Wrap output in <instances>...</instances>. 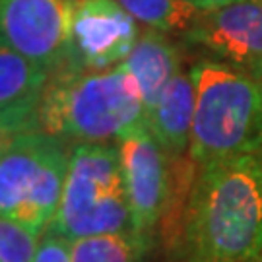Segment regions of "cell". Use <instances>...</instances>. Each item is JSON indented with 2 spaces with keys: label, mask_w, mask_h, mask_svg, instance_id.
Masks as SVG:
<instances>
[{
  "label": "cell",
  "mask_w": 262,
  "mask_h": 262,
  "mask_svg": "<svg viewBox=\"0 0 262 262\" xmlns=\"http://www.w3.org/2000/svg\"><path fill=\"white\" fill-rule=\"evenodd\" d=\"M144 28L167 35H185L192 28L200 10L188 0H117Z\"/></svg>",
  "instance_id": "cell-14"
},
{
  "label": "cell",
  "mask_w": 262,
  "mask_h": 262,
  "mask_svg": "<svg viewBox=\"0 0 262 262\" xmlns=\"http://www.w3.org/2000/svg\"><path fill=\"white\" fill-rule=\"evenodd\" d=\"M183 39L206 51L210 58L254 74L262 68V0L200 10Z\"/></svg>",
  "instance_id": "cell-9"
},
{
  "label": "cell",
  "mask_w": 262,
  "mask_h": 262,
  "mask_svg": "<svg viewBox=\"0 0 262 262\" xmlns=\"http://www.w3.org/2000/svg\"><path fill=\"white\" fill-rule=\"evenodd\" d=\"M132 229L154 241L171 194V158L148 128L119 142Z\"/></svg>",
  "instance_id": "cell-8"
},
{
  "label": "cell",
  "mask_w": 262,
  "mask_h": 262,
  "mask_svg": "<svg viewBox=\"0 0 262 262\" xmlns=\"http://www.w3.org/2000/svg\"><path fill=\"white\" fill-rule=\"evenodd\" d=\"M49 76L0 35V111L37 113Z\"/></svg>",
  "instance_id": "cell-12"
},
{
  "label": "cell",
  "mask_w": 262,
  "mask_h": 262,
  "mask_svg": "<svg viewBox=\"0 0 262 262\" xmlns=\"http://www.w3.org/2000/svg\"><path fill=\"white\" fill-rule=\"evenodd\" d=\"M249 262H254V260H249Z\"/></svg>",
  "instance_id": "cell-21"
},
{
  "label": "cell",
  "mask_w": 262,
  "mask_h": 262,
  "mask_svg": "<svg viewBox=\"0 0 262 262\" xmlns=\"http://www.w3.org/2000/svg\"><path fill=\"white\" fill-rule=\"evenodd\" d=\"M194 80L190 70L179 72L159 101L148 113V130L167 151L169 158L188 154L190 136H192V119H194Z\"/></svg>",
  "instance_id": "cell-11"
},
{
  "label": "cell",
  "mask_w": 262,
  "mask_h": 262,
  "mask_svg": "<svg viewBox=\"0 0 262 262\" xmlns=\"http://www.w3.org/2000/svg\"><path fill=\"white\" fill-rule=\"evenodd\" d=\"M258 156H260V158H262V148H260V150H258Z\"/></svg>",
  "instance_id": "cell-20"
},
{
  "label": "cell",
  "mask_w": 262,
  "mask_h": 262,
  "mask_svg": "<svg viewBox=\"0 0 262 262\" xmlns=\"http://www.w3.org/2000/svg\"><path fill=\"white\" fill-rule=\"evenodd\" d=\"M121 66L136 80L148 117L169 82L181 72V47L167 33L142 26L140 37Z\"/></svg>",
  "instance_id": "cell-10"
},
{
  "label": "cell",
  "mask_w": 262,
  "mask_h": 262,
  "mask_svg": "<svg viewBox=\"0 0 262 262\" xmlns=\"http://www.w3.org/2000/svg\"><path fill=\"white\" fill-rule=\"evenodd\" d=\"M192 6H196L198 10H214L220 8V6H225V4H231V2H237V0H188Z\"/></svg>",
  "instance_id": "cell-17"
},
{
  "label": "cell",
  "mask_w": 262,
  "mask_h": 262,
  "mask_svg": "<svg viewBox=\"0 0 262 262\" xmlns=\"http://www.w3.org/2000/svg\"><path fill=\"white\" fill-rule=\"evenodd\" d=\"M253 260H254V262H262V253L258 254V256H256V258H253Z\"/></svg>",
  "instance_id": "cell-19"
},
{
  "label": "cell",
  "mask_w": 262,
  "mask_h": 262,
  "mask_svg": "<svg viewBox=\"0 0 262 262\" xmlns=\"http://www.w3.org/2000/svg\"><path fill=\"white\" fill-rule=\"evenodd\" d=\"M140 31V24L117 0H78L68 55L60 66L70 70H107L119 66L130 55Z\"/></svg>",
  "instance_id": "cell-6"
},
{
  "label": "cell",
  "mask_w": 262,
  "mask_h": 262,
  "mask_svg": "<svg viewBox=\"0 0 262 262\" xmlns=\"http://www.w3.org/2000/svg\"><path fill=\"white\" fill-rule=\"evenodd\" d=\"M37 122L68 146L121 142L148 128L138 84L121 64L107 70H53L39 101Z\"/></svg>",
  "instance_id": "cell-2"
},
{
  "label": "cell",
  "mask_w": 262,
  "mask_h": 262,
  "mask_svg": "<svg viewBox=\"0 0 262 262\" xmlns=\"http://www.w3.org/2000/svg\"><path fill=\"white\" fill-rule=\"evenodd\" d=\"M253 76H254V80H256V84H258V92H260V99H262V68L256 70Z\"/></svg>",
  "instance_id": "cell-18"
},
{
  "label": "cell",
  "mask_w": 262,
  "mask_h": 262,
  "mask_svg": "<svg viewBox=\"0 0 262 262\" xmlns=\"http://www.w3.org/2000/svg\"><path fill=\"white\" fill-rule=\"evenodd\" d=\"M151 241L134 229L119 233L92 235L70 241L72 262H142Z\"/></svg>",
  "instance_id": "cell-13"
},
{
  "label": "cell",
  "mask_w": 262,
  "mask_h": 262,
  "mask_svg": "<svg viewBox=\"0 0 262 262\" xmlns=\"http://www.w3.org/2000/svg\"><path fill=\"white\" fill-rule=\"evenodd\" d=\"M70 148L41 128L18 134L0 156V215L45 233L60 206Z\"/></svg>",
  "instance_id": "cell-5"
},
{
  "label": "cell",
  "mask_w": 262,
  "mask_h": 262,
  "mask_svg": "<svg viewBox=\"0 0 262 262\" xmlns=\"http://www.w3.org/2000/svg\"><path fill=\"white\" fill-rule=\"evenodd\" d=\"M68 241L130 231L119 142L74 144L60 206L51 224Z\"/></svg>",
  "instance_id": "cell-4"
},
{
  "label": "cell",
  "mask_w": 262,
  "mask_h": 262,
  "mask_svg": "<svg viewBox=\"0 0 262 262\" xmlns=\"http://www.w3.org/2000/svg\"><path fill=\"white\" fill-rule=\"evenodd\" d=\"M33 262H72L70 258V241L56 229L49 227L41 235L37 253Z\"/></svg>",
  "instance_id": "cell-16"
},
{
  "label": "cell",
  "mask_w": 262,
  "mask_h": 262,
  "mask_svg": "<svg viewBox=\"0 0 262 262\" xmlns=\"http://www.w3.org/2000/svg\"><path fill=\"white\" fill-rule=\"evenodd\" d=\"M78 0H0V35L49 74L64 62Z\"/></svg>",
  "instance_id": "cell-7"
},
{
  "label": "cell",
  "mask_w": 262,
  "mask_h": 262,
  "mask_svg": "<svg viewBox=\"0 0 262 262\" xmlns=\"http://www.w3.org/2000/svg\"><path fill=\"white\" fill-rule=\"evenodd\" d=\"M262 253V158L243 154L198 169L175 262H249Z\"/></svg>",
  "instance_id": "cell-1"
},
{
  "label": "cell",
  "mask_w": 262,
  "mask_h": 262,
  "mask_svg": "<svg viewBox=\"0 0 262 262\" xmlns=\"http://www.w3.org/2000/svg\"><path fill=\"white\" fill-rule=\"evenodd\" d=\"M29 128H39L37 113L0 111V156L8 150V146L18 134Z\"/></svg>",
  "instance_id": "cell-15"
},
{
  "label": "cell",
  "mask_w": 262,
  "mask_h": 262,
  "mask_svg": "<svg viewBox=\"0 0 262 262\" xmlns=\"http://www.w3.org/2000/svg\"><path fill=\"white\" fill-rule=\"evenodd\" d=\"M194 119L188 156L200 167L217 159L258 154L262 99L253 74L215 58L192 64Z\"/></svg>",
  "instance_id": "cell-3"
}]
</instances>
